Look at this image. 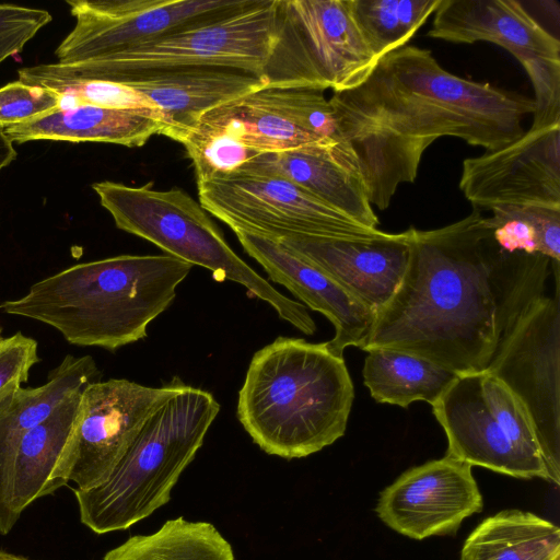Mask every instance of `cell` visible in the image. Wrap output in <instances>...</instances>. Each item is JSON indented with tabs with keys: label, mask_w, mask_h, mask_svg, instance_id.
<instances>
[{
	"label": "cell",
	"mask_w": 560,
	"mask_h": 560,
	"mask_svg": "<svg viewBox=\"0 0 560 560\" xmlns=\"http://www.w3.org/2000/svg\"><path fill=\"white\" fill-rule=\"evenodd\" d=\"M411 229L399 287L360 349H392L456 374L485 371L520 314L544 295L551 259L501 248L479 209L434 230Z\"/></svg>",
	"instance_id": "obj_1"
},
{
	"label": "cell",
	"mask_w": 560,
	"mask_h": 560,
	"mask_svg": "<svg viewBox=\"0 0 560 560\" xmlns=\"http://www.w3.org/2000/svg\"><path fill=\"white\" fill-rule=\"evenodd\" d=\"M329 100L337 141L350 152L370 203L390 205L413 183L424 151L456 137L486 151L520 138L534 102L445 70L429 49L405 45L382 56L365 79Z\"/></svg>",
	"instance_id": "obj_2"
},
{
	"label": "cell",
	"mask_w": 560,
	"mask_h": 560,
	"mask_svg": "<svg viewBox=\"0 0 560 560\" xmlns=\"http://www.w3.org/2000/svg\"><path fill=\"white\" fill-rule=\"evenodd\" d=\"M192 265L170 255H119L73 265L0 308L58 330L70 343L115 351L147 337Z\"/></svg>",
	"instance_id": "obj_3"
},
{
	"label": "cell",
	"mask_w": 560,
	"mask_h": 560,
	"mask_svg": "<svg viewBox=\"0 0 560 560\" xmlns=\"http://www.w3.org/2000/svg\"><path fill=\"white\" fill-rule=\"evenodd\" d=\"M353 398L343 357L326 342L279 336L254 353L236 416L265 453L302 458L345 434Z\"/></svg>",
	"instance_id": "obj_4"
},
{
	"label": "cell",
	"mask_w": 560,
	"mask_h": 560,
	"mask_svg": "<svg viewBox=\"0 0 560 560\" xmlns=\"http://www.w3.org/2000/svg\"><path fill=\"white\" fill-rule=\"evenodd\" d=\"M219 411L211 393L183 383L149 417L103 483L73 489L81 523L102 535L127 529L164 506Z\"/></svg>",
	"instance_id": "obj_5"
},
{
	"label": "cell",
	"mask_w": 560,
	"mask_h": 560,
	"mask_svg": "<svg viewBox=\"0 0 560 560\" xmlns=\"http://www.w3.org/2000/svg\"><path fill=\"white\" fill-rule=\"evenodd\" d=\"M116 226L149 241L170 256L210 270L217 281H233L269 303L279 317L305 335L316 331L306 306L280 293L226 243L207 211L185 190L133 187L115 182L92 185Z\"/></svg>",
	"instance_id": "obj_6"
},
{
	"label": "cell",
	"mask_w": 560,
	"mask_h": 560,
	"mask_svg": "<svg viewBox=\"0 0 560 560\" xmlns=\"http://www.w3.org/2000/svg\"><path fill=\"white\" fill-rule=\"evenodd\" d=\"M277 0H245L210 21L167 33L106 59L37 65L18 70L19 80L103 81L152 70L222 66L258 72L271 51Z\"/></svg>",
	"instance_id": "obj_7"
},
{
	"label": "cell",
	"mask_w": 560,
	"mask_h": 560,
	"mask_svg": "<svg viewBox=\"0 0 560 560\" xmlns=\"http://www.w3.org/2000/svg\"><path fill=\"white\" fill-rule=\"evenodd\" d=\"M377 60L349 0H277L273 43L261 71L266 86L340 92L361 83Z\"/></svg>",
	"instance_id": "obj_8"
},
{
	"label": "cell",
	"mask_w": 560,
	"mask_h": 560,
	"mask_svg": "<svg viewBox=\"0 0 560 560\" xmlns=\"http://www.w3.org/2000/svg\"><path fill=\"white\" fill-rule=\"evenodd\" d=\"M555 295L534 300L517 317L485 370L522 402L533 424L549 482H560L559 262Z\"/></svg>",
	"instance_id": "obj_9"
},
{
	"label": "cell",
	"mask_w": 560,
	"mask_h": 560,
	"mask_svg": "<svg viewBox=\"0 0 560 560\" xmlns=\"http://www.w3.org/2000/svg\"><path fill=\"white\" fill-rule=\"evenodd\" d=\"M183 382L161 387L125 378L89 384L82 392L72 428L50 477L54 493L72 481L88 490L103 483L121 460L149 417Z\"/></svg>",
	"instance_id": "obj_10"
},
{
	"label": "cell",
	"mask_w": 560,
	"mask_h": 560,
	"mask_svg": "<svg viewBox=\"0 0 560 560\" xmlns=\"http://www.w3.org/2000/svg\"><path fill=\"white\" fill-rule=\"evenodd\" d=\"M201 207L234 233L272 241L292 236L370 238L382 234L279 176L235 172L197 183Z\"/></svg>",
	"instance_id": "obj_11"
},
{
	"label": "cell",
	"mask_w": 560,
	"mask_h": 560,
	"mask_svg": "<svg viewBox=\"0 0 560 560\" xmlns=\"http://www.w3.org/2000/svg\"><path fill=\"white\" fill-rule=\"evenodd\" d=\"M245 0H67L73 30L57 47L60 65L106 59L161 35L220 18Z\"/></svg>",
	"instance_id": "obj_12"
},
{
	"label": "cell",
	"mask_w": 560,
	"mask_h": 560,
	"mask_svg": "<svg viewBox=\"0 0 560 560\" xmlns=\"http://www.w3.org/2000/svg\"><path fill=\"white\" fill-rule=\"evenodd\" d=\"M459 188L476 209H560V125L529 128L500 149L464 160Z\"/></svg>",
	"instance_id": "obj_13"
},
{
	"label": "cell",
	"mask_w": 560,
	"mask_h": 560,
	"mask_svg": "<svg viewBox=\"0 0 560 560\" xmlns=\"http://www.w3.org/2000/svg\"><path fill=\"white\" fill-rule=\"evenodd\" d=\"M482 506L471 466L445 455L402 472L381 492L375 511L395 532L420 540L456 533Z\"/></svg>",
	"instance_id": "obj_14"
},
{
	"label": "cell",
	"mask_w": 560,
	"mask_h": 560,
	"mask_svg": "<svg viewBox=\"0 0 560 560\" xmlns=\"http://www.w3.org/2000/svg\"><path fill=\"white\" fill-rule=\"evenodd\" d=\"M432 412L446 434V455L499 474L549 481L545 463L524 452L488 407L482 372L456 375Z\"/></svg>",
	"instance_id": "obj_15"
},
{
	"label": "cell",
	"mask_w": 560,
	"mask_h": 560,
	"mask_svg": "<svg viewBox=\"0 0 560 560\" xmlns=\"http://www.w3.org/2000/svg\"><path fill=\"white\" fill-rule=\"evenodd\" d=\"M410 240L409 228L401 233L382 232L370 238L292 236L275 242L377 312L400 284L409 259Z\"/></svg>",
	"instance_id": "obj_16"
},
{
	"label": "cell",
	"mask_w": 560,
	"mask_h": 560,
	"mask_svg": "<svg viewBox=\"0 0 560 560\" xmlns=\"http://www.w3.org/2000/svg\"><path fill=\"white\" fill-rule=\"evenodd\" d=\"M108 82L126 85L147 98L160 113V135L179 143L207 112L267 85L258 72L222 66L152 70Z\"/></svg>",
	"instance_id": "obj_17"
},
{
	"label": "cell",
	"mask_w": 560,
	"mask_h": 560,
	"mask_svg": "<svg viewBox=\"0 0 560 560\" xmlns=\"http://www.w3.org/2000/svg\"><path fill=\"white\" fill-rule=\"evenodd\" d=\"M237 172L288 179L354 222L377 229L378 218L361 172L350 152L335 139L259 154Z\"/></svg>",
	"instance_id": "obj_18"
},
{
	"label": "cell",
	"mask_w": 560,
	"mask_h": 560,
	"mask_svg": "<svg viewBox=\"0 0 560 560\" xmlns=\"http://www.w3.org/2000/svg\"><path fill=\"white\" fill-rule=\"evenodd\" d=\"M235 235L271 281L284 285L308 307L331 322L335 336L326 341L331 353L342 357L347 347L361 348L374 323L375 311L279 243L245 232H235Z\"/></svg>",
	"instance_id": "obj_19"
},
{
	"label": "cell",
	"mask_w": 560,
	"mask_h": 560,
	"mask_svg": "<svg viewBox=\"0 0 560 560\" xmlns=\"http://www.w3.org/2000/svg\"><path fill=\"white\" fill-rule=\"evenodd\" d=\"M428 36L455 44L489 42L514 57L560 58L559 39L515 0H441Z\"/></svg>",
	"instance_id": "obj_20"
},
{
	"label": "cell",
	"mask_w": 560,
	"mask_h": 560,
	"mask_svg": "<svg viewBox=\"0 0 560 560\" xmlns=\"http://www.w3.org/2000/svg\"><path fill=\"white\" fill-rule=\"evenodd\" d=\"M90 355L67 354L38 387L18 388L0 404V534L11 532L8 521V477L21 439L44 421L69 395L100 381Z\"/></svg>",
	"instance_id": "obj_21"
},
{
	"label": "cell",
	"mask_w": 560,
	"mask_h": 560,
	"mask_svg": "<svg viewBox=\"0 0 560 560\" xmlns=\"http://www.w3.org/2000/svg\"><path fill=\"white\" fill-rule=\"evenodd\" d=\"M12 142L49 140L105 142L128 148L142 147L160 135V113L152 108H109L83 104L58 108L25 122L3 129Z\"/></svg>",
	"instance_id": "obj_22"
},
{
	"label": "cell",
	"mask_w": 560,
	"mask_h": 560,
	"mask_svg": "<svg viewBox=\"0 0 560 560\" xmlns=\"http://www.w3.org/2000/svg\"><path fill=\"white\" fill-rule=\"evenodd\" d=\"M83 389L65 398L44 421L21 439L8 477V521L11 528L32 502L51 494L50 477L75 419Z\"/></svg>",
	"instance_id": "obj_23"
},
{
	"label": "cell",
	"mask_w": 560,
	"mask_h": 560,
	"mask_svg": "<svg viewBox=\"0 0 560 560\" xmlns=\"http://www.w3.org/2000/svg\"><path fill=\"white\" fill-rule=\"evenodd\" d=\"M560 529L530 512L504 510L467 537L460 560H559Z\"/></svg>",
	"instance_id": "obj_24"
},
{
	"label": "cell",
	"mask_w": 560,
	"mask_h": 560,
	"mask_svg": "<svg viewBox=\"0 0 560 560\" xmlns=\"http://www.w3.org/2000/svg\"><path fill=\"white\" fill-rule=\"evenodd\" d=\"M363 380L377 402L407 408L413 401L431 406L456 377V374L412 353L372 349L366 351Z\"/></svg>",
	"instance_id": "obj_25"
},
{
	"label": "cell",
	"mask_w": 560,
	"mask_h": 560,
	"mask_svg": "<svg viewBox=\"0 0 560 560\" xmlns=\"http://www.w3.org/2000/svg\"><path fill=\"white\" fill-rule=\"evenodd\" d=\"M199 121L226 131L258 154L323 140L285 119L261 98L258 90L217 106Z\"/></svg>",
	"instance_id": "obj_26"
},
{
	"label": "cell",
	"mask_w": 560,
	"mask_h": 560,
	"mask_svg": "<svg viewBox=\"0 0 560 560\" xmlns=\"http://www.w3.org/2000/svg\"><path fill=\"white\" fill-rule=\"evenodd\" d=\"M104 560H235L232 545L211 523L182 516L158 530L129 537Z\"/></svg>",
	"instance_id": "obj_27"
},
{
	"label": "cell",
	"mask_w": 560,
	"mask_h": 560,
	"mask_svg": "<svg viewBox=\"0 0 560 560\" xmlns=\"http://www.w3.org/2000/svg\"><path fill=\"white\" fill-rule=\"evenodd\" d=\"M441 0H349L352 18L371 51L382 56L405 46Z\"/></svg>",
	"instance_id": "obj_28"
},
{
	"label": "cell",
	"mask_w": 560,
	"mask_h": 560,
	"mask_svg": "<svg viewBox=\"0 0 560 560\" xmlns=\"http://www.w3.org/2000/svg\"><path fill=\"white\" fill-rule=\"evenodd\" d=\"M487 217L493 236L509 253L541 254L560 259V209L537 206H503Z\"/></svg>",
	"instance_id": "obj_29"
},
{
	"label": "cell",
	"mask_w": 560,
	"mask_h": 560,
	"mask_svg": "<svg viewBox=\"0 0 560 560\" xmlns=\"http://www.w3.org/2000/svg\"><path fill=\"white\" fill-rule=\"evenodd\" d=\"M325 91L313 88L265 86L261 98L285 119L317 139L337 140L332 108Z\"/></svg>",
	"instance_id": "obj_30"
},
{
	"label": "cell",
	"mask_w": 560,
	"mask_h": 560,
	"mask_svg": "<svg viewBox=\"0 0 560 560\" xmlns=\"http://www.w3.org/2000/svg\"><path fill=\"white\" fill-rule=\"evenodd\" d=\"M515 59L528 74L534 88L530 129L560 125V58L520 55Z\"/></svg>",
	"instance_id": "obj_31"
},
{
	"label": "cell",
	"mask_w": 560,
	"mask_h": 560,
	"mask_svg": "<svg viewBox=\"0 0 560 560\" xmlns=\"http://www.w3.org/2000/svg\"><path fill=\"white\" fill-rule=\"evenodd\" d=\"M61 107V96L48 89L11 82L0 88V128L12 127Z\"/></svg>",
	"instance_id": "obj_32"
},
{
	"label": "cell",
	"mask_w": 560,
	"mask_h": 560,
	"mask_svg": "<svg viewBox=\"0 0 560 560\" xmlns=\"http://www.w3.org/2000/svg\"><path fill=\"white\" fill-rule=\"evenodd\" d=\"M38 343L21 331L0 341V404L28 381L30 371L38 363Z\"/></svg>",
	"instance_id": "obj_33"
},
{
	"label": "cell",
	"mask_w": 560,
	"mask_h": 560,
	"mask_svg": "<svg viewBox=\"0 0 560 560\" xmlns=\"http://www.w3.org/2000/svg\"><path fill=\"white\" fill-rule=\"evenodd\" d=\"M51 20V14L46 10L0 4V63L20 54L26 43Z\"/></svg>",
	"instance_id": "obj_34"
},
{
	"label": "cell",
	"mask_w": 560,
	"mask_h": 560,
	"mask_svg": "<svg viewBox=\"0 0 560 560\" xmlns=\"http://www.w3.org/2000/svg\"><path fill=\"white\" fill-rule=\"evenodd\" d=\"M18 156L12 140L0 128V172L9 166Z\"/></svg>",
	"instance_id": "obj_35"
},
{
	"label": "cell",
	"mask_w": 560,
	"mask_h": 560,
	"mask_svg": "<svg viewBox=\"0 0 560 560\" xmlns=\"http://www.w3.org/2000/svg\"><path fill=\"white\" fill-rule=\"evenodd\" d=\"M0 560H30V559L0 550Z\"/></svg>",
	"instance_id": "obj_36"
},
{
	"label": "cell",
	"mask_w": 560,
	"mask_h": 560,
	"mask_svg": "<svg viewBox=\"0 0 560 560\" xmlns=\"http://www.w3.org/2000/svg\"><path fill=\"white\" fill-rule=\"evenodd\" d=\"M2 338H3V337H2V328H1V326H0V341L2 340Z\"/></svg>",
	"instance_id": "obj_37"
}]
</instances>
